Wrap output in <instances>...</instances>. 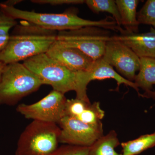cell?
Returning a JSON list of instances; mask_svg holds the SVG:
<instances>
[{
	"label": "cell",
	"instance_id": "10",
	"mask_svg": "<svg viewBox=\"0 0 155 155\" xmlns=\"http://www.w3.org/2000/svg\"><path fill=\"white\" fill-rule=\"evenodd\" d=\"M109 78L114 79L117 82L116 91L119 90L120 85L124 84L132 87L137 92L139 96L140 95L139 89L134 82L129 81L121 76L102 58L94 61L88 70L77 72V87L75 91L76 98L86 101H90L87 94L88 84L93 80H101Z\"/></svg>",
	"mask_w": 155,
	"mask_h": 155
},
{
	"label": "cell",
	"instance_id": "16",
	"mask_svg": "<svg viewBox=\"0 0 155 155\" xmlns=\"http://www.w3.org/2000/svg\"><path fill=\"white\" fill-rule=\"evenodd\" d=\"M122 155H137L155 146V132L122 143Z\"/></svg>",
	"mask_w": 155,
	"mask_h": 155
},
{
	"label": "cell",
	"instance_id": "22",
	"mask_svg": "<svg viewBox=\"0 0 155 155\" xmlns=\"http://www.w3.org/2000/svg\"><path fill=\"white\" fill-rule=\"evenodd\" d=\"M140 96L148 99H153L155 100V91H145L143 94H140Z\"/></svg>",
	"mask_w": 155,
	"mask_h": 155
},
{
	"label": "cell",
	"instance_id": "17",
	"mask_svg": "<svg viewBox=\"0 0 155 155\" xmlns=\"http://www.w3.org/2000/svg\"><path fill=\"white\" fill-rule=\"evenodd\" d=\"M85 3L93 13L107 12L111 14L117 25L122 27L121 18L116 1L114 0H86Z\"/></svg>",
	"mask_w": 155,
	"mask_h": 155
},
{
	"label": "cell",
	"instance_id": "12",
	"mask_svg": "<svg viewBox=\"0 0 155 155\" xmlns=\"http://www.w3.org/2000/svg\"><path fill=\"white\" fill-rule=\"evenodd\" d=\"M112 38L131 49L139 58H155V29L143 33H125Z\"/></svg>",
	"mask_w": 155,
	"mask_h": 155
},
{
	"label": "cell",
	"instance_id": "20",
	"mask_svg": "<svg viewBox=\"0 0 155 155\" xmlns=\"http://www.w3.org/2000/svg\"><path fill=\"white\" fill-rule=\"evenodd\" d=\"M90 147L66 145L59 147L52 155H87Z\"/></svg>",
	"mask_w": 155,
	"mask_h": 155
},
{
	"label": "cell",
	"instance_id": "19",
	"mask_svg": "<svg viewBox=\"0 0 155 155\" xmlns=\"http://www.w3.org/2000/svg\"><path fill=\"white\" fill-rule=\"evenodd\" d=\"M137 21L140 24L152 26L155 29V0H147L137 13Z\"/></svg>",
	"mask_w": 155,
	"mask_h": 155
},
{
	"label": "cell",
	"instance_id": "11",
	"mask_svg": "<svg viewBox=\"0 0 155 155\" xmlns=\"http://www.w3.org/2000/svg\"><path fill=\"white\" fill-rule=\"evenodd\" d=\"M46 54L58 64L75 72L88 70L94 62L80 50L64 46L57 41L51 46Z\"/></svg>",
	"mask_w": 155,
	"mask_h": 155
},
{
	"label": "cell",
	"instance_id": "9",
	"mask_svg": "<svg viewBox=\"0 0 155 155\" xmlns=\"http://www.w3.org/2000/svg\"><path fill=\"white\" fill-rule=\"evenodd\" d=\"M103 59L125 79L134 82L140 67V58L129 47L112 38L107 42Z\"/></svg>",
	"mask_w": 155,
	"mask_h": 155
},
{
	"label": "cell",
	"instance_id": "18",
	"mask_svg": "<svg viewBox=\"0 0 155 155\" xmlns=\"http://www.w3.org/2000/svg\"><path fill=\"white\" fill-rule=\"evenodd\" d=\"M18 24L16 19L0 10V53L5 47L10 37V31Z\"/></svg>",
	"mask_w": 155,
	"mask_h": 155
},
{
	"label": "cell",
	"instance_id": "14",
	"mask_svg": "<svg viewBox=\"0 0 155 155\" xmlns=\"http://www.w3.org/2000/svg\"><path fill=\"white\" fill-rule=\"evenodd\" d=\"M134 82L145 91L152 90L155 85V58H140V67Z\"/></svg>",
	"mask_w": 155,
	"mask_h": 155
},
{
	"label": "cell",
	"instance_id": "4",
	"mask_svg": "<svg viewBox=\"0 0 155 155\" xmlns=\"http://www.w3.org/2000/svg\"><path fill=\"white\" fill-rule=\"evenodd\" d=\"M61 128L58 124L33 120L17 142L16 155H52L58 149Z\"/></svg>",
	"mask_w": 155,
	"mask_h": 155
},
{
	"label": "cell",
	"instance_id": "5",
	"mask_svg": "<svg viewBox=\"0 0 155 155\" xmlns=\"http://www.w3.org/2000/svg\"><path fill=\"white\" fill-rule=\"evenodd\" d=\"M23 64L38 78L43 84L65 93L77 87V72H73L49 58L46 53L31 57Z\"/></svg>",
	"mask_w": 155,
	"mask_h": 155
},
{
	"label": "cell",
	"instance_id": "13",
	"mask_svg": "<svg viewBox=\"0 0 155 155\" xmlns=\"http://www.w3.org/2000/svg\"><path fill=\"white\" fill-rule=\"evenodd\" d=\"M122 26L127 33H137L139 23L137 19V8L139 1L138 0H116Z\"/></svg>",
	"mask_w": 155,
	"mask_h": 155
},
{
	"label": "cell",
	"instance_id": "24",
	"mask_svg": "<svg viewBox=\"0 0 155 155\" xmlns=\"http://www.w3.org/2000/svg\"><path fill=\"white\" fill-rule=\"evenodd\" d=\"M5 64H4L0 61V80H1V77H2L3 69H4V67H5Z\"/></svg>",
	"mask_w": 155,
	"mask_h": 155
},
{
	"label": "cell",
	"instance_id": "23",
	"mask_svg": "<svg viewBox=\"0 0 155 155\" xmlns=\"http://www.w3.org/2000/svg\"><path fill=\"white\" fill-rule=\"evenodd\" d=\"M22 1L20 0H9V1H6V2H2L4 5L8 6H11V7H14L15 5H17L18 3L21 2Z\"/></svg>",
	"mask_w": 155,
	"mask_h": 155
},
{
	"label": "cell",
	"instance_id": "2",
	"mask_svg": "<svg viewBox=\"0 0 155 155\" xmlns=\"http://www.w3.org/2000/svg\"><path fill=\"white\" fill-rule=\"evenodd\" d=\"M0 10L16 20H25L42 28L57 31L73 30L88 26L116 31H119L121 29L115 19L111 16L97 21L84 19L78 16V10L75 8H70L60 14L43 13L24 11L0 2Z\"/></svg>",
	"mask_w": 155,
	"mask_h": 155
},
{
	"label": "cell",
	"instance_id": "21",
	"mask_svg": "<svg viewBox=\"0 0 155 155\" xmlns=\"http://www.w3.org/2000/svg\"><path fill=\"white\" fill-rule=\"evenodd\" d=\"M31 2L39 5H49L52 6L64 5H78L85 3L83 0H31Z\"/></svg>",
	"mask_w": 155,
	"mask_h": 155
},
{
	"label": "cell",
	"instance_id": "7",
	"mask_svg": "<svg viewBox=\"0 0 155 155\" xmlns=\"http://www.w3.org/2000/svg\"><path fill=\"white\" fill-rule=\"evenodd\" d=\"M67 100L64 94L53 90L36 103L19 104L17 111L26 119L58 125L65 116Z\"/></svg>",
	"mask_w": 155,
	"mask_h": 155
},
{
	"label": "cell",
	"instance_id": "3",
	"mask_svg": "<svg viewBox=\"0 0 155 155\" xmlns=\"http://www.w3.org/2000/svg\"><path fill=\"white\" fill-rule=\"evenodd\" d=\"M42 83L23 64H7L0 80V105L14 106L37 91Z\"/></svg>",
	"mask_w": 155,
	"mask_h": 155
},
{
	"label": "cell",
	"instance_id": "15",
	"mask_svg": "<svg viewBox=\"0 0 155 155\" xmlns=\"http://www.w3.org/2000/svg\"><path fill=\"white\" fill-rule=\"evenodd\" d=\"M120 144L117 134L115 130H111L90 147L87 155H122L115 150Z\"/></svg>",
	"mask_w": 155,
	"mask_h": 155
},
{
	"label": "cell",
	"instance_id": "8",
	"mask_svg": "<svg viewBox=\"0 0 155 155\" xmlns=\"http://www.w3.org/2000/svg\"><path fill=\"white\" fill-rule=\"evenodd\" d=\"M58 125L61 128L59 141L61 143L90 147L104 135L102 123L90 125L64 116Z\"/></svg>",
	"mask_w": 155,
	"mask_h": 155
},
{
	"label": "cell",
	"instance_id": "6",
	"mask_svg": "<svg viewBox=\"0 0 155 155\" xmlns=\"http://www.w3.org/2000/svg\"><path fill=\"white\" fill-rule=\"evenodd\" d=\"M111 37L110 30L88 26L58 31L56 41L64 46L80 50L95 61L104 56Z\"/></svg>",
	"mask_w": 155,
	"mask_h": 155
},
{
	"label": "cell",
	"instance_id": "1",
	"mask_svg": "<svg viewBox=\"0 0 155 155\" xmlns=\"http://www.w3.org/2000/svg\"><path fill=\"white\" fill-rule=\"evenodd\" d=\"M58 32L21 20L10 33L8 43L0 53V61L5 65L19 63L46 53L56 41Z\"/></svg>",
	"mask_w": 155,
	"mask_h": 155
}]
</instances>
